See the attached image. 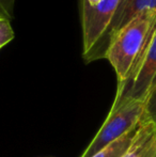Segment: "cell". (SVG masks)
Segmentation results:
<instances>
[{
	"label": "cell",
	"mask_w": 156,
	"mask_h": 157,
	"mask_svg": "<svg viewBox=\"0 0 156 157\" xmlns=\"http://www.w3.org/2000/svg\"><path fill=\"white\" fill-rule=\"evenodd\" d=\"M143 101L127 103L115 111H110L102 127L80 157H93L105 147L137 127L143 117Z\"/></svg>",
	"instance_id": "obj_3"
},
{
	"label": "cell",
	"mask_w": 156,
	"mask_h": 157,
	"mask_svg": "<svg viewBox=\"0 0 156 157\" xmlns=\"http://www.w3.org/2000/svg\"><path fill=\"white\" fill-rule=\"evenodd\" d=\"M156 87V21L151 29L143 48L138 55L131 72L124 81L118 82L116 98L110 111L124 104L146 101Z\"/></svg>",
	"instance_id": "obj_2"
},
{
	"label": "cell",
	"mask_w": 156,
	"mask_h": 157,
	"mask_svg": "<svg viewBox=\"0 0 156 157\" xmlns=\"http://www.w3.org/2000/svg\"><path fill=\"white\" fill-rule=\"evenodd\" d=\"M15 36L11 21L0 17V49L9 44Z\"/></svg>",
	"instance_id": "obj_9"
},
{
	"label": "cell",
	"mask_w": 156,
	"mask_h": 157,
	"mask_svg": "<svg viewBox=\"0 0 156 157\" xmlns=\"http://www.w3.org/2000/svg\"><path fill=\"white\" fill-rule=\"evenodd\" d=\"M146 11H151V0H121L108 29L91 52L83 57L86 63L105 59L108 46L113 37L134 18Z\"/></svg>",
	"instance_id": "obj_5"
},
{
	"label": "cell",
	"mask_w": 156,
	"mask_h": 157,
	"mask_svg": "<svg viewBox=\"0 0 156 157\" xmlns=\"http://www.w3.org/2000/svg\"><path fill=\"white\" fill-rule=\"evenodd\" d=\"M121 0H102L91 6L86 0H80L81 30H82V57L87 56L108 29Z\"/></svg>",
	"instance_id": "obj_4"
},
{
	"label": "cell",
	"mask_w": 156,
	"mask_h": 157,
	"mask_svg": "<svg viewBox=\"0 0 156 157\" xmlns=\"http://www.w3.org/2000/svg\"><path fill=\"white\" fill-rule=\"evenodd\" d=\"M154 157H156V154H155V156H154Z\"/></svg>",
	"instance_id": "obj_12"
},
{
	"label": "cell",
	"mask_w": 156,
	"mask_h": 157,
	"mask_svg": "<svg viewBox=\"0 0 156 157\" xmlns=\"http://www.w3.org/2000/svg\"><path fill=\"white\" fill-rule=\"evenodd\" d=\"M156 21V11H146L134 18L110 42L105 59L117 74L118 82L127 78Z\"/></svg>",
	"instance_id": "obj_1"
},
{
	"label": "cell",
	"mask_w": 156,
	"mask_h": 157,
	"mask_svg": "<svg viewBox=\"0 0 156 157\" xmlns=\"http://www.w3.org/2000/svg\"><path fill=\"white\" fill-rule=\"evenodd\" d=\"M86 1L88 2V4H89V6H96V4L100 3V2L102 1V0H86Z\"/></svg>",
	"instance_id": "obj_11"
},
{
	"label": "cell",
	"mask_w": 156,
	"mask_h": 157,
	"mask_svg": "<svg viewBox=\"0 0 156 157\" xmlns=\"http://www.w3.org/2000/svg\"><path fill=\"white\" fill-rule=\"evenodd\" d=\"M156 154V125L141 120L131 147L123 157H154Z\"/></svg>",
	"instance_id": "obj_6"
},
{
	"label": "cell",
	"mask_w": 156,
	"mask_h": 157,
	"mask_svg": "<svg viewBox=\"0 0 156 157\" xmlns=\"http://www.w3.org/2000/svg\"><path fill=\"white\" fill-rule=\"evenodd\" d=\"M15 1L16 0H0V17L1 18L12 21Z\"/></svg>",
	"instance_id": "obj_10"
},
{
	"label": "cell",
	"mask_w": 156,
	"mask_h": 157,
	"mask_svg": "<svg viewBox=\"0 0 156 157\" xmlns=\"http://www.w3.org/2000/svg\"><path fill=\"white\" fill-rule=\"evenodd\" d=\"M141 120H148L156 125V87L144 101V112Z\"/></svg>",
	"instance_id": "obj_8"
},
{
	"label": "cell",
	"mask_w": 156,
	"mask_h": 157,
	"mask_svg": "<svg viewBox=\"0 0 156 157\" xmlns=\"http://www.w3.org/2000/svg\"><path fill=\"white\" fill-rule=\"evenodd\" d=\"M138 126L134 128V129L127 132L121 138H119L116 141L111 142L107 147H105L104 149L101 150L93 157H123L124 154L126 153V151L128 150V147H131L134 138H135Z\"/></svg>",
	"instance_id": "obj_7"
}]
</instances>
